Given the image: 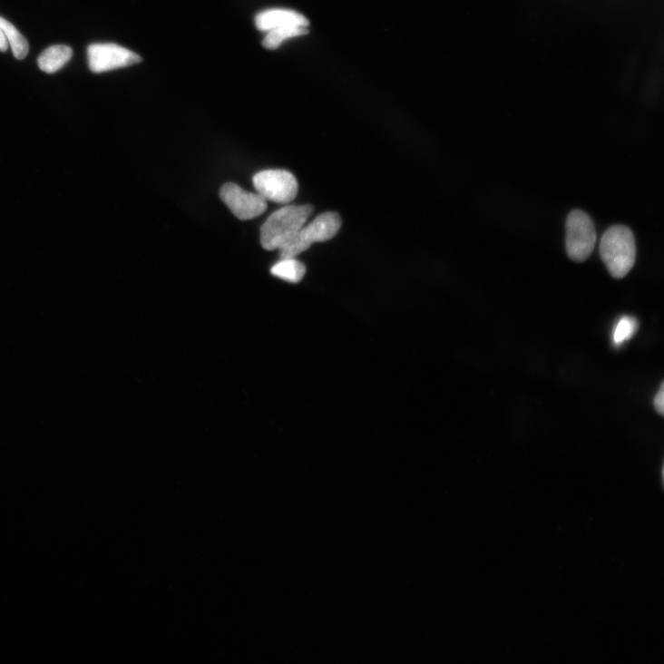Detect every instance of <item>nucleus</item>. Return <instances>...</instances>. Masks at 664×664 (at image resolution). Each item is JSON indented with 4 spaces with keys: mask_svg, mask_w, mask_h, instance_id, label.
<instances>
[{
    "mask_svg": "<svg viewBox=\"0 0 664 664\" xmlns=\"http://www.w3.org/2000/svg\"><path fill=\"white\" fill-rule=\"evenodd\" d=\"M311 205L288 206L273 212L260 229V243L268 251L288 245L313 213Z\"/></svg>",
    "mask_w": 664,
    "mask_h": 664,
    "instance_id": "1",
    "label": "nucleus"
},
{
    "mask_svg": "<svg viewBox=\"0 0 664 664\" xmlns=\"http://www.w3.org/2000/svg\"><path fill=\"white\" fill-rule=\"evenodd\" d=\"M600 253L609 273L616 279H623L636 262L637 249L632 231L625 226L609 229L601 239Z\"/></svg>",
    "mask_w": 664,
    "mask_h": 664,
    "instance_id": "2",
    "label": "nucleus"
},
{
    "mask_svg": "<svg viewBox=\"0 0 664 664\" xmlns=\"http://www.w3.org/2000/svg\"><path fill=\"white\" fill-rule=\"evenodd\" d=\"M342 227V220L337 212H325L303 227L295 238L279 250L281 259L296 258L308 249L313 243L334 239Z\"/></svg>",
    "mask_w": 664,
    "mask_h": 664,
    "instance_id": "3",
    "label": "nucleus"
},
{
    "mask_svg": "<svg viewBox=\"0 0 664 664\" xmlns=\"http://www.w3.org/2000/svg\"><path fill=\"white\" fill-rule=\"evenodd\" d=\"M566 248L570 259L583 262L592 254L597 236L591 217L581 210H572L567 219Z\"/></svg>",
    "mask_w": 664,
    "mask_h": 664,
    "instance_id": "4",
    "label": "nucleus"
},
{
    "mask_svg": "<svg viewBox=\"0 0 664 664\" xmlns=\"http://www.w3.org/2000/svg\"><path fill=\"white\" fill-rule=\"evenodd\" d=\"M253 184L258 194L276 203H289L298 192L296 177L286 171H261L254 176Z\"/></svg>",
    "mask_w": 664,
    "mask_h": 664,
    "instance_id": "5",
    "label": "nucleus"
},
{
    "mask_svg": "<svg viewBox=\"0 0 664 664\" xmlns=\"http://www.w3.org/2000/svg\"><path fill=\"white\" fill-rule=\"evenodd\" d=\"M88 63L94 73L113 71L142 62L136 53L115 44H93L88 47Z\"/></svg>",
    "mask_w": 664,
    "mask_h": 664,
    "instance_id": "6",
    "label": "nucleus"
},
{
    "mask_svg": "<svg viewBox=\"0 0 664 664\" xmlns=\"http://www.w3.org/2000/svg\"><path fill=\"white\" fill-rule=\"evenodd\" d=\"M220 197L239 220H251L267 210L266 200L259 194L248 192L234 183L220 189Z\"/></svg>",
    "mask_w": 664,
    "mask_h": 664,
    "instance_id": "7",
    "label": "nucleus"
},
{
    "mask_svg": "<svg viewBox=\"0 0 664 664\" xmlns=\"http://www.w3.org/2000/svg\"><path fill=\"white\" fill-rule=\"evenodd\" d=\"M256 25L259 30L269 32L275 28L288 25L308 27L309 22L304 15L294 11L269 10L258 15Z\"/></svg>",
    "mask_w": 664,
    "mask_h": 664,
    "instance_id": "8",
    "label": "nucleus"
},
{
    "mask_svg": "<svg viewBox=\"0 0 664 664\" xmlns=\"http://www.w3.org/2000/svg\"><path fill=\"white\" fill-rule=\"evenodd\" d=\"M73 54V49L68 45H52L40 54L38 66L45 73H57L71 61Z\"/></svg>",
    "mask_w": 664,
    "mask_h": 664,
    "instance_id": "9",
    "label": "nucleus"
},
{
    "mask_svg": "<svg viewBox=\"0 0 664 664\" xmlns=\"http://www.w3.org/2000/svg\"><path fill=\"white\" fill-rule=\"evenodd\" d=\"M306 271V266L295 258L283 259L270 269L272 275L294 284L299 283L304 278Z\"/></svg>",
    "mask_w": 664,
    "mask_h": 664,
    "instance_id": "10",
    "label": "nucleus"
},
{
    "mask_svg": "<svg viewBox=\"0 0 664 664\" xmlns=\"http://www.w3.org/2000/svg\"><path fill=\"white\" fill-rule=\"evenodd\" d=\"M0 29L3 30L11 44L15 57L19 61L25 59L29 52V44L25 37L12 23L3 17H0Z\"/></svg>",
    "mask_w": 664,
    "mask_h": 664,
    "instance_id": "11",
    "label": "nucleus"
},
{
    "mask_svg": "<svg viewBox=\"0 0 664 664\" xmlns=\"http://www.w3.org/2000/svg\"><path fill=\"white\" fill-rule=\"evenodd\" d=\"M308 34V27L299 25H288L272 29L268 32L262 44L267 49L278 48L281 44L289 38L301 36Z\"/></svg>",
    "mask_w": 664,
    "mask_h": 664,
    "instance_id": "12",
    "label": "nucleus"
},
{
    "mask_svg": "<svg viewBox=\"0 0 664 664\" xmlns=\"http://www.w3.org/2000/svg\"><path fill=\"white\" fill-rule=\"evenodd\" d=\"M639 328L638 320L630 316L622 317L614 328L613 342L616 347L622 346L625 342L630 340Z\"/></svg>",
    "mask_w": 664,
    "mask_h": 664,
    "instance_id": "13",
    "label": "nucleus"
},
{
    "mask_svg": "<svg viewBox=\"0 0 664 664\" xmlns=\"http://www.w3.org/2000/svg\"><path fill=\"white\" fill-rule=\"evenodd\" d=\"M653 405L655 410L659 415L664 414V384L661 383L659 390L653 400Z\"/></svg>",
    "mask_w": 664,
    "mask_h": 664,
    "instance_id": "14",
    "label": "nucleus"
},
{
    "mask_svg": "<svg viewBox=\"0 0 664 664\" xmlns=\"http://www.w3.org/2000/svg\"><path fill=\"white\" fill-rule=\"evenodd\" d=\"M8 47L9 44L7 38L3 30L0 29V52H6L8 50Z\"/></svg>",
    "mask_w": 664,
    "mask_h": 664,
    "instance_id": "15",
    "label": "nucleus"
}]
</instances>
